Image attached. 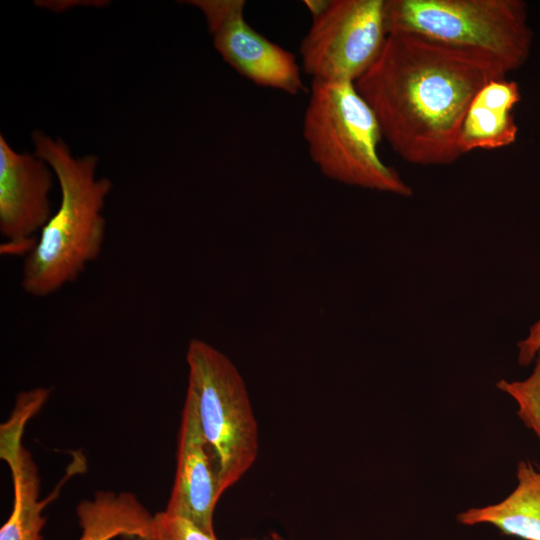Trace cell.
Listing matches in <instances>:
<instances>
[{
    "instance_id": "cell-1",
    "label": "cell",
    "mask_w": 540,
    "mask_h": 540,
    "mask_svg": "<svg viewBox=\"0 0 540 540\" xmlns=\"http://www.w3.org/2000/svg\"><path fill=\"white\" fill-rule=\"evenodd\" d=\"M509 71L492 55L406 32L389 33L372 66L355 82L383 138L405 161L450 165L478 91Z\"/></svg>"
},
{
    "instance_id": "cell-2",
    "label": "cell",
    "mask_w": 540,
    "mask_h": 540,
    "mask_svg": "<svg viewBox=\"0 0 540 540\" xmlns=\"http://www.w3.org/2000/svg\"><path fill=\"white\" fill-rule=\"evenodd\" d=\"M31 138L34 153L55 174L61 200L27 253L21 285L31 296L47 297L77 280L100 255L106 230L103 209L112 182L97 176L96 155L75 156L63 139L41 131Z\"/></svg>"
},
{
    "instance_id": "cell-3",
    "label": "cell",
    "mask_w": 540,
    "mask_h": 540,
    "mask_svg": "<svg viewBox=\"0 0 540 540\" xmlns=\"http://www.w3.org/2000/svg\"><path fill=\"white\" fill-rule=\"evenodd\" d=\"M302 135L309 157L334 181L401 197L412 187L378 153V120L355 83L312 81Z\"/></svg>"
},
{
    "instance_id": "cell-4",
    "label": "cell",
    "mask_w": 540,
    "mask_h": 540,
    "mask_svg": "<svg viewBox=\"0 0 540 540\" xmlns=\"http://www.w3.org/2000/svg\"><path fill=\"white\" fill-rule=\"evenodd\" d=\"M189 394L219 470V494L236 484L254 465L258 425L238 368L223 352L200 339L186 351Z\"/></svg>"
},
{
    "instance_id": "cell-5",
    "label": "cell",
    "mask_w": 540,
    "mask_h": 540,
    "mask_svg": "<svg viewBox=\"0 0 540 540\" xmlns=\"http://www.w3.org/2000/svg\"><path fill=\"white\" fill-rule=\"evenodd\" d=\"M388 34L414 33L473 48L499 60L510 72L528 58L532 33L520 0H385Z\"/></svg>"
},
{
    "instance_id": "cell-6",
    "label": "cell",
    "mask_w": 540,
    "mask_h": 540,
    "mask_svg": "<svg viewBox=\"0 0 540 540\" xmlns=\"http://www.w3.org/2000/svg\"><path fill=\"white\" fill-rule=\"evenodd\" d=\"M385 0H329L300 43L312 81L355 83L378 58L388 36Z\"/></svg>"
},
{
    "instance_id": "cell-7",
    "label": "cell",
    "mask_w": 540,
    "mask_h": 540,
    "mask_svg": "<svg viewBox=\"0 0 540 540\" xmlns=\"http://www.w3.org/2000/svg\"><path fill=\"white\" fill-rule=\"evenodd\" d=\"M205 18L213 45L223 60L256 85L290 95L305 91L296 56L251 27L244 0H189Z\"/></svg>"
},
{
    "instance_id": "cell-8",
    "label": "cell",
    "mask_w": 540,
    "mask_h": 540,
    "mask_svg": "<svg viewBox=\"0 0 540 540\" xmlns=\"http://www.w3.org/2000/svg\"><path fill=\"white\" fill-rule=\"evenodd\" d=\"M51 167L34 152H17L0 134V232L8 253H27L51 218Z\"/></svg>"
},
{
    "instance_id": "cell-9",
    "label": "cell",
    "mask_w": 540,
    "mask_h": 540,
    "mask_svg": "<svg viewBox=\"0 0 540 540\" xmlns=\"http://www.w3.org/2000/svg\"><path fill=\"white\" fill-rule=\"evenodd\" d=\"M220 497L218 462L203 434L195 403L186 393L178 433L176 472L164 511L216 536L213 519Z\"/></svg>"
},
{
    "instance_id": "cell-10",
    "label": "cell",
    "mask_w": 540,
    "mask_h": 540,
    "mask_svg": "<svg viewBox=\"0 0 540 540\" xmlns=\"http://www.w3.org/2000/svg\"><path fill=\"white\" fill-rule=\"evenodd\" d=\"M34 413L30 404L18 402L11 419L1 425L0 455L11 470L14 500L11 514L0 529V540H42V510L48 501H39L37 466L21 441L24 426Z\"/></svg>"
},
{
    "instance_id": "cell-11",
    "label": "cell",
    "mask_w": 540,
    "mask_h": 540,
    "mask_svg": "<svg viewBox=\"0 0 540 540\" xmlns=\"http://www.w3.org/2000/svg\"><path fill=\"white\" fill-rule=\"evenodd\" d=\"M520 100V89L515 81L496 79L483 86L462 121L458 136L460 153L513 144L518 134L513 109Z\"/></svg>"
},
{
    "instance_id": "cell-12",
    "label": "cell",
    "mask_w": 540,
    "mask_h": 540,
    "mask_svg": "<svg viewBox=\"0 0 540 540\" xmlns=\"http://www.w3.org/2000/svg\"><path fill=\"white\" fill-rule=\"evenodd\" d=\"M465 526L490 525L522 540H540V468L529 459L516 467V485L502 500L459 512Z\"/></svg>"
},
{
    "instance_id": "cell-13",
    "label": "cell",
    "mask_w": 540,
    "mask_h": 540,
    "mask_svg": "<svg viewBox=\"0 0 540 540\" xmlns=\"http://www.w3.org/2000/svg\"><path fill=\"white\" fill-rule=\"evenodd\" d=\"M78 540H153L154 516L130 492L99 491L76 507Z\"/></svg>"
},
{
    "instance_id": "cell-14",
    "label": "cell",
    "mask_w": 540,
    "mask_h": 540,
    "mask_svg": "<svg viewBox=\"0 0 540 540\" xmlns=\"http://www.w3.org/2000/svg\"><path fill=\"white\" fill-rule=\"evenodd\" d=\"M533 363L528 377L512 381L500 379L496 387L514 401L517 417L540 441V351Z\"/></svg>"
},
{
    "instance_id": "cell-15",
    "label": "cell",
    "mask_w": 540,
    "mask_h": 540,
    "mask_svg": "<svg viewBox=\"0 0 540 540\" xmlns=\"http://www.w3.org/2000/svg\"><path fill=\"white\" fill-rule=\"evenodd\" d=\"M153 540H218L191 521L166 513L154 515Z\"/></svg>"
},
{
    "instance_id": "cell-16",
    "label": "cell",
    "mask_w": 540,
    "mask_h": 540,
    "mask_svg": "<svg viewBox=\"0 0 540 540\" xmlns=\"http://www.w3.org/2000/svg\"><path fill=\"white\" fill-rule=\"evenodd\" d=\"M540 351V319L529 329L525 338L517 343V362L520 366L532 364Z\"/></svg>"
},
{
    "instance_id": "cell-17",
    "label": "cell",
    "mask_w": 540,
    "mask_h": 540,
    "mask_svg": "<svg viewBox=\"0 0 540 540\" xmlns=\"http://www.w3.org/2000/svg\"><path fill=\"white\" fill-rule=\"evenodd\" d=\"M328 2L329 0H306L303 3L314 18L324 11Z\"/></svg>"
},
{
    "instance_id": "cell-18",
    "label": "cell",
    "mask_w": 540,
    "mask_h": 540,
    "mask_svg": "<svg viewBox=\"0 0 540 540\" xmlns=\"http://www.w3.org/2000/svg\"><path fill=\"white\" fill-rule=\"evenodd\" d=\"M238 540H289L283 536H281L279 533H272L269 537L267 538H264V539H258V538H242V539H238Z\"/></svg>"
}]
</instances>
